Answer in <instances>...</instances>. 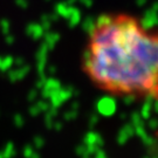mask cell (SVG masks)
<instances>
[{
    "label": "cell",
    "instance_id": "cell-1",
    "mask_svg": "<svg viewBox=\"0 0 158 158\" xmlns=\"http://www.w3.org/2000/svg\"><path fill=\"white\" fill-rule=\"evenodd\" d=\"M81 66L91 83L107 94L155 97L158 28L124 12L102 14L89 29Z\"/></svg>",
    "mask_w": 158,
    "mask_h": 158
},
{
    "label": "cell",
    "instance_id": "cell-2",
    "mask_svg": "<svg viewBox=\"0 0 158 158\" xmlns=\"http://www.w3.org/2000/svg\"><path fill=\"white\" fill-rule=\"evenodd\" d=\"M156 98H158V90H157V94H156V96H155ZM157 136H158V132H157Z\"/></svg>",
    "mask_w": 158,
    "mask_h": 158
}]
</instances>
